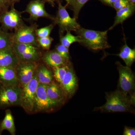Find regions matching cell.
Wrapping results in <instances>:
<instances>
[{"label":"cell","instance_id":"7c38bea8","mask_svg":"<svg viewBox=\"0 0 135 135\" xmlns=\"http://www.w3.org/2000/svg\"><path fill=\"white\" fill-rule=\"evenodd\" d=\"M45 3L42 0H33L28 3L26 9L22 12L29 14L30 20H37L40 18L54 20V18L46 11Z\"/></svg>","mask_w":135,"mask_h":135},{"label":"cell","instance_id":"30bf717a","mask_svg":"<svg viewBox=\"0 0 135 135\" xmlns=\"http://www.w3.org/2000/svg\"><path fill=\"white\" fill-rule=\"evenodd\" d=\"M47 85L39 83L35 99L33 114L51 112L56 109L48 96Z\"/></svg>","mask_w":135,"mask_h":135},{"label":"cell","instance_id":"e575fe53","mask_svg":"<svg viewBox=\"0 0 135 135\" xmlns=\"http://www.w3.org/2000/svg\"><path fill=\"white\" fill-rule=\"evenodd\" d=\"M130 4L135 5V0H128Z\"/></svg>","mask_w":135,"mask_h":135},{"label":"cell","instance_id":"d6986e66","mask_svg":"<svg viewBox=\"0 0 135 135\" xmlns=\"http://www.w3.org/2000/svg\"><path fill=\"white\" fill-rule=\"evenodd\" d=\"M36 74L39 83L48 84L53 81V73L43 64H38Z\"/></svg>","mask_w":135,"mask_h":135},{"label":"cell","instance_id":"4dcf8cb0","mask_svg":"<svg viewBox=\"0 0 135 135\" xmlns=\"http://www.w3.org/2000/svg\"><path fill=\"white\" fill-rule=\"evenodd\" d=\"M103 4L112 7L113 3L116 0H98Z\"/></svg>","mask_w":135,"mask_h":135},{"label":"cell","instance_id":"52a82bcc","mask_svg":"<svg viewBox=\"0 0 135 135\" xmlns=\"http://www.w3.org/2000/svg\"><path fill=\"white\" fill-rule=\"evenodd\" d=\"M20 62H36L41 59V52L39 47L30 45L14 43L12 46Z\"/></svg>","mask_w":135,"mask_h":135},{"label":"cell","instance_id":"4fadbf2b","mask_svg":"<svg viewBox=\"0 0 135 135\" xmlns=\"http://www.w3.org/2000/svg\"><path fill=\"white\" fill-rule=\"evenodd\" d=\"M46 90L49 98L56 109L62 106L69 99L59 84L54 81L47 84Z\"/></svg>","mask_w":135,"mask_h":135},{"label":"cell","instance_id":"d4e9b609","mask_svg":"<svg viewBox=\"0 0 135 135\" xmlns=\"http://www.w3.org/2000/svg\"><path fill=\"white\" fill-rule=\"evenodd\" d=\"M89 1V0H73L70 7L73 11L74 18L76 20L78 18L81 10Z\"/></svg>","mask_w":135,"mask_h":135},{"label":"cell","instance_id":"6da1fadb","mask_svg":"<svg viewBox=\"0 0 135 135\" xmlns=\"http://www.w3.org/2000/svg\"><path fill=\"white\" fill-rule=\"evenodd\" d=\"M135 99V97L126 95L117 89L107 94L106 103L94 110L105 113L134 112Z\"/></svg>","mask_w":135,"mask_h":135},{"label":"cell","instance_id":"277c9868","mask_svg":"<svg viewBox=\"0 0 135 135\" xmlns=\"http://www.w3.org/2000/svg\"><path fill=\"white\" fill-rule=\"evenodd\" d=\"M67 6H63L60 2H58V9L55 17L54 18V25H58L59 28V34L63 35L65 32H76L80 25L75 18L70 17L66 10Z\"/></svg>","mask_w":135,"mask_h":135},{"label":"cell","instance_id":"ffe728a7","mask_svg":"<svg viewBox=\"0 0 135 135\" xmlns=\"http://www.w3.org/2000/svg\"><path fill=\"white\" fill-rule=\"evenodd\" d=\"M119 56L124 61L126 66L131 67L135 60V49L129 47L126 41L120 49L119 53L116 55Z\"/></svg>","mask_w":135,"mask_h":135},{"label":"cell","instance_id":"5b68a950","mask_svg":"<svg viewBox=\"0 0 135 135\" xmlns=\"http://www.w3.org/2000/svg\"><path fill=\"white\" fill-rule=\"evenodd\" d=\"M116 64L119 76L118 89L126 95L135 97V76L130 67L119 62Z\"/></svg>","mask_w":135,"mask_h":135},{"label":"cell","instance_id":"d6a6232c","mask_svg":"<svg viewBox=\"0 0 135 135\" xmlns=\"http://www.w3.org/2000/svg\"><path fill=\"white\" fill-rule=\"evenodd\" d=\"M42 1H43L45 3H50L51 5H52L53 7H54L55 5V2L56 0H42Z\"/></svg>","mask_w":135,"mask_h":135},{"label":"cell","instance_id":"ac0fdd59","mask_svg":"<svg viewBox=\"0 0 135 135\" xmlns=\"http://www.w3.org/2000/svg\"><path fill=\"white\" fill-rule=\"evenodd\" d=\"M135 11V5L129 3L125 7L116 11L114 23L108 29V31L113 29L118 25L122 24L125 20L134 14Z\"/></svg>","mask_w":135,"mask_h":135},{"label":"cell","instance_id":"4316f807","mask_svg":"<svg viewBox=\"0 0 135 135\" xmlns=\"http://www.w3.org/2000/svg\"><path fill=\"white\" fill-rule=\"evenodd\" d=\"M53 40L50 36L45 38L37 37V42L40 47H41L46 50H49L50 49Z\"/></svg>","mask_w":135,"mask_h":135},{"label":"cell","instance_id":"2e32d148","mask_svg":"<svg viewBox=\"0 0 135 135\" xmlns=\"http://www.w3.org/2000/svg\"><path fill=\"white\" fill-rule=\"evenodd\" d=\"M41 59L45 64L51 68L66 64L70 62L63 57L55 50L46 52L42 56Z\"/></svg>","mask_w":135,"mask_h":135},{"label":"cell","instance_id":"9a60e30c","mask_svg":"<svg viewBox=\"0 0 135 135\" xmlns=\"http://www.w3.org/2000/svg\"><path fill=\"white\" fill-rule=\"evenodd\" d=\"M19 62L12 47L0 50V66L16 68Z\"/></svg>","mask_w":135,"mask_h":135},{"label":"cell","instance_id":"9c48e42d","mask_svg":"<svg viewBox=\"0 0 135 135\" xmlns=\"http://www.w3.org/2000/svg\"><path fill=\"white\" fill-rule=\"evenodd\" d=\"M22 12H19L14 7L12 4L10 9L5 11L0 15V23L2 29L8 31L18 29L25 24L22 19Z\"/></svg>","mask_w":135,"mask_h":135},{"label":"cell","instance_id":"d590c367","mask_svg":"<svg viewBox=\"0 0 135 135\" xmlns=\"http://www.w3.org/2000/svg\"><path fill=\"white\" fill-rule=\"evenodd\" d=\"M20 0H12V4H14L18 2Z\"/></svg>","mask_w":135,"mask_h":135},{"label":"cell","instance_id":"f1b7e54d","mask_svg":"<svg viewBox=\"0 0 135 135\" xmlns=\"http://www.w3.org/2000/svg\"><path fill=\"white\" fill-rule=\"evenodd\" d=\"M129 4L128 0H116L113 3L112 8L117 11L125 7Z\"/></svg>","mask_w":135,"mask_h":135},{"label":"cell","instance_id":"7a4b0ae2","mask_svg":"<svg viewBox=\"0 0 135 135\" xmlns=\"http://www.w3.org/2000/svg\"><path fill=\"white\" fill-rule=\"evenodd\" d=\"M108 30L100 31L83 28L81 27L76 32L81 40V44L91 50H103L111 47L108 42Z\"/></svg>","mask_w":135,"mask_h":135},{"label":"cell","instance_id":"8fae6325","mask_svg":"<svg viewBox=\"0 0 135 135\" xmlns=\"http://www.w3.org/2000/svg\"><path fill=\"white\" fill-rule=\"evenodd\" d=\"M38 64L36 62H19L15 70L20 86H23L31 81L36 71Z\"/></svg>","mask_w":135,"mask_h":135},{"label":"cell","instance_id":"f546056e","mask_svg":"<svg viewBox=\"0 0 135 135\" xmlns=\"http://www.w3.org/2000/svg\"><path fill=\"white\" fill-rule=\"evenodd\" d=\"M123 134L124 135H135V128L125 127V128H124Z\"/></svg>","mask_w":135,"mask_h":135},{"label":"cell","instance_id":"8d00e7d4","mask_svg":"<svg viewBox=\"0 0 135 135\" xmlns=\"http://www.w3.org/2000/svg\"><path fill=\"white\" fill-rule=\"evenodd\" d=\"M3 132L2 129L1 125V121H0V135L2 134V133Z\"/></svg>","mask_w":135,"mask_h":135},{"label":"cell","instance_id":"5bb4252c","mask_svg":"<svg viewBox=\"0 0 135 135\" xmlns=\"http://www.w3.org/2000/svg\"><path fill=\"white\" fill-rule=\"evenodd\" d=\"M68 99L74 95L78 86V80L71 63L62 80L59 84Z\"/></svg>","mask_w":135,"mask_h":135},{"label":"cell","instance_id":"74e56055","mask_svg":"<svg viewBox=\"0 0 135 135\" xmlns=\"http://www.w3.org/2000/svg\"><path fill=\"white\" fill-rule=\"evenodd\" d=\"M3 1L7 3L10 0H3Z\"/></svg>","mask_w":135,"mask_h":135},{"label":"cell","instance_id":"cb8c5ba5","mask_svg":"<svg viewBox=\"0 0 135 135\" xmlns=\"http://www.w3.org/2000/svg\"><path fill=\"white\" fill-rule=\"evenodd\" d=\"M60 44L69 48L72 44L75 42H81V40L79 35L75 36L71 33V32L67 31L65 35H60Z\"/></svg>","mask_w":135,"mask_h":135},{"label":"cell","instance_id":"3957f363","mask_svg":"<svg viewBox=\"0 0 135 135\" xmlns=\"http://www.w3.org/2000/svg\"><path fill=\"white\" fill-rule=\"evenodd\" d=\"M22 87L19 85H10L0 82V109L20 106Z\"/></svg>","mask_w":135,"mask_h":135},{"label":"cell","instance_id":"44dd1931","mask_svg":"<svg viewBox=\"0 0 135 135\" xmlns=\"http://www.w3.org/2000/svg\"><path fill=\"white\" fill-rule=\"evenodd\" d=\"M1 125L3 131H8L11 135L16 134V128L14 118L11 111L9 109L5 110V117L1 121Z\"/></svg>","mask_w":135,"mask_h":135},{"label":"cell","instance_id":"484cf974","mask_svg":"<svg viewBox=\"0 0 135 135\" xmlns=\"http://www.w3.org/2000/svg\"><path fill=\"white\" fill-rule=\"evenodd\" d=\"M54 25L50 24L44 27L36 29V35L37 37L45 38L50 36L51 32L54 28Z\"/></svg>","mask_w":135,"mask_h":135},{"label":"cell","instance_id":"8992f818","mask_svg":"<svg viewBox=\"0 0 135 135\" xmlns=\"http://www.w3.org/2000/svg\"><path fill=\"white\" fill-rule=\"evenodd\" d=\"M39 83L35 71L31 81L22 87L20 107L29 114H33L35 99Z\"/></svg>","mask_w":135,"mask_h":135},{"label":"cell","instance_id":"83f0119b","mask_svg":"<svg viewBox=\"0 0 135 135\" xmlns=\"http://www.w3.org/2000/svg\"><path fill=\"white\" fill-rule=\"evenodd\" d=\"M55 50L64 58L70 60V56L68 48L60 44L56 46Z\"/></svg>","mask_w":135,"mask_h":135},{"label":"cell","instance_id":"836d02e7","mask_svg":"<svg viewBox=\"0 0 135 135\" xmlns=\"http://www.w3.org/2000/svg\"><path fill=\"white\" fill-rule=\"evenodd\" d=\"M65 1H66V5L67 7H68V6L70 7L72 3L73 0H65Z\"/></svg>","mask_w":135,"mask_h":135},{"label":"cell","instance_id":"1f68e13d","mask_svg":"<svg viewBox=\"0 0 135 135\" xmlns=\"http://www.w3.org/2000/svg\"><path fill=\"white\" fill-rule=\"evenodd\" d=\"M7 3L3 0H0V11L3 10L6 7Z\"/></svg>","mask_w":135,"mask_h":135},{"label":"cell","instance_id":"603a6c76","mask_svg":"<svg viewBox=\"0 0 135 135\" xmlns=\"http://www.w3.org/2000/svg\"><path fill=\"white\" fill-rule=\"evenodd\" d=\"M71 62H69L66 64L52 68L53 76L58 84L62 80L69 69Z\"/></svg>","mask_w":135,"mask_h":135},{"label":"cell","instance_id":"ba28073f","mask_svg":"<svg viewBox=\"0 0 135 135\" xmlns=\"http://www.w3.org/2000/svg\"><path fill=\"white\" fill-rule=\"evenodd\" d=\"M38 26L36 24L27 26L25 24L12 33L14 43L30 44L39 47L37 42L36 30Z\"/></svg>","mask_w":135,"mask_h":135},{"label":"cell","instance_id":"7402d4cb","mask_svg":"<svg viewBox=\"0 0 135 135\" xmlns=\"http://www.w3.org/2000/svg\"><path fill=\"white\" fill-rule=\"evenodd\" d=\"M14 43L12 33L0 27V50L12 47Z\"/></svg>","mask_w":135,"mask_h":135},{"label":"cell","instance_id":"e0dca14e","mask_svg":"<svg viewBox=\"0 0 135 135\" xmlns=\"http://www.w3.org/2000/svg\"><path fill=\"white\" fill-rule=\"evenodd\" d=\"M0 82L7 85H20L15 68L0 66Z\"/></svg>","mask_w":135,"mask_h":135}]
</instances>
